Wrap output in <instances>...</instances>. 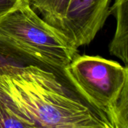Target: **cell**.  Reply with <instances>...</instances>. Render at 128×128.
Returning a JSON list of instances; mask_svg holds the SVG:
<instances>
[{
  "instance_id": "cell-1",
  "label": "cell",
  "mask_w": 128,
  "mask_h": 128,
  "mask_svg": "<svg viewBox=\"0 0 128 128\" xmlns=\"http://www.w3.org/2000/svg\"><path fill=\"white\" fill-rule=\"evenodd\" d=\"M0 88L35 128H114L106 113L69 92L46 68L31 64L0 74Z\"/></svg>"
},
{
  "instance_id": "cell-2",
  "label": "cell",
  "mask_w": 128,
  "mask_h": 128,
  "mask_svg": "<svg viewBox=\"0 0 128 128\" xmlns=\"http://www.w3.org/2000/svg\"><path fill=\"white\" fill-rule=\"evenodd\" d=\"M0 34L50 70L62 72L78 55V48L41 18L29 0H19L0 17Z\"/></svg>"
},
{
  "instance_id": "cell-3",
  "label": "cell",
  "mask_w": 128,
  "mask_h": 128,
  "mask_svg": "<svg viewBox=\"0 0 128 128\" xmlns=\"http://www.w3.org/2000/svg\"><path fill=\"white\" fill-rule=\"evenodd\" d=\"M62 73L79 96L111 119L125 81V67L100 56L78 55Z\"/></svg>"
},
{
  "instance_id": "cell-4",
  "label": "cell",
  "mask_w": 128,
  "mask_h": 128,
  "mask_svg": "<svg viewBox=\"0 0 128 128\" xmlns=\"http://www.w3.org/2000/svg\"><path fill=\"white\" fill-rule=\"evenodd\" d=\"M111 0H69L61 32L78 47L89 44L110 14Z\"/></svg>"
},
{
  "instance_id": "cell-5",
  "label": "cell",
  "mask_w": 128,
  "mask_h": 128,
  "mask_svg": "<svg viewBox=\"0 0 128 128\" xmlns=\"http://www.w3.org/2000/svg\"><path fill=\"white\" fill-rule=\"evenodd\" d=\"M110 13L116 18V29L109 44V52L128 68V0H115Z\"/></svg>"
},
{
  "instance_id": "cell-6",
  "label": "cell",
  "mask_w": 128,
  "mask_h": 128,
  "mask_svg": "<svg viewBox=\"0 0 128 128\" xmlns=\"http://www.w3.org/2000/svg\"><path fill=\"white\" fill-rule=\"evenodd\" d=\"M31 64L48 68L0 34V74H9Z\"/></svg>"
},
{
  "instance_id": "cell-7",
  "label": "cell",
  "mask_w": 128,
  "mask_h": 128,
  "mask_svg": "<svg viewBox=\"0 0 128 128\" xmlns=\"http://www.w3.org/2000/svg\"><path fill=\"white\" fill-rule=\"evenodd\" d=\"M34 128V124L0 88V128Z\"/></svg>"
},
{
  "instance_id": "cell-8",
  "label": "cell",
  "mask_w": 128,
  "mask_h": 128,
  "mask_svg": "<svg viewBox=\"0 0 128 128\" xmlns=\"http://www.w3.org/2000/svg\"><path fill=\"white\" fill-rule=\"evenodd\" d=\"M69 1L29 0L32 7L43 16V19L60 32Z\"/></svg>"
},
{
  "instance_id": "cell-9",
  "label": "cell",
  "mask_w": 128,
  "mask_h": 128,
  "mask_svg": "<svg viewBox=\"0 0 128 128\" xmlns=\"http://www.w3.org/2000/svg\"><path fill=\"white\" fill-rule=\"evenodd\" d=\"M111 120L114 128H128V68H127L125 81L112 110Z\"/></svg>"
},
{
  "instance_id": "cell-10",
  "label": "cell",
  "mask_w": 128,
  "mask_h": 128,
  "mask_svg": "<svg viewBox=\"0 0 128 128\" xmlns=\"http://www.w3.org/2000/svg\"><path fill=\"white\" fill-rule=\"evenodd\" d=\"M19 0H0V17L14 7Z\"/></svg>"
}]
</instances>
